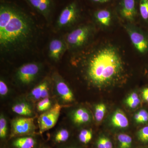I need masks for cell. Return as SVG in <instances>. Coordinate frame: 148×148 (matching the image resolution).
Returning a JSON list of instances; mask_svg holds the SVG:
<instances>
[{"mask_svg":"<svg viewBox=\"0 0 148 148\" xmlns=\"http://www.w3.org/2000/svg\"><path fill=\"white\" fill-rule=\"evenodd\" d=\"M35 26L30 16L16 7L7 3L0 6V47L2 53L22 52L31 44Z\"/></svg>","mask_w":148,"mask_h":148,"instance_id":"obj_1","label":"cell"},{"mask_svg":"<svg viewBox=\"0 0 148 148\" xmlns=\"http://www.w3.org/2000/svg\"><path fill=\"white\" fill-rule=\"evenodd\" d=\"M123 70L121 56L115 48L106 47L89 58L86 75L89 81L97 87L110 84L117 79Z\"/></svg>","mask_w":148,"mask_h":148,"instance_id":"obj_2","label":"cell"},{"mask_svg":"<svg viewBox=\"0 0 148 148\" xmlns=\"http://www.w3.org/2000/svg\"><path fill=\"white\" fill-rule=\"evenodd\" d=\"M92 33V28L89 25H84L74 29L66 37V42L69 48L81 47L87 42Z\"/></svg>","mask_w":148,"mask_h":148,"instance_id":"obj_3","label":"cell"},{"mask_svg":"<svg viewBox=\"0 0 148 148\" xmlns=\"http://www.w3.org/2000/svg\"><path fill=\"white\" fill-rule=\"evenodd\" d=\"M61 108V105L56 103L52 108L40 116L38 122L41 134L55 126L60 116Z\"/></svg>","mask_w":148,"mask_h":148,"instance_id":"obj_4","label":"cell"},{"mask_svg":"<svg viewBox=\"0 0 148 148\" xmlns=\"http://www.w3.org/2000/svg\"><path fill=\"white\" fill-rule=\"evenodd\" d=\"M40 69L38 64L32 63L24 64L18 69L16 78L21 83L29 84L33 82L38 75Z\"/></svg>","mask_w":148,"mask_h":148,"instance_id":"obj_5","label":"cell"},{"mask_svg":"<svg viewBox=\"0 0 148 148\" xmlns=\"http://www.w3.org/2000/svg\"><path fill=\"white\" fill-rule=\"evenodd\" d=\"M125 29L135 49L140 53H144L148 50V39L142 32L132 25H125Z\"/></svg>","mask_w":148,"mask_h":148,"instance_id":"obj_6","label":"cell"},{"mask_svg":"<svg viewBox=\"0 0 148 148\" xmlns=\"http://www.w3.org/2000/svg\"><path fill=\"white\" fill-rule=\"evenodd\" d=\"M11 126L13 136L29 135L36 128L34 118L30 117L16 118L12 122Z\"/></svg>","mask_w":148,"mask_h":148,"instance_id":"obj_7","label":"cell"},{"mask_svg":"<svg viewBox=\"0 0 148 148\" xmlns=\"http://www.w3.org/2000/svg\"><path fill=\"white\" fill-rule=\"evenodd\" d=\"M79 11L75 3H72L62 11L57 21V26L60 29L67 28L73 24L78 16Z\"/></svg>","mask_w":148,"mask_h":148,"instance_id":"obj_8","label":"cell"},{"mask_svg":"<svg viewBox=\"0 0 148 148\" xmlns=\"http://www.w3.org/2000/svg\"><path fill=\"white\" fill-rule=\"evenodd\" d=\"M54 80L56 92L61 100L67 103L74 101L73 93L64 80L58 75H55Z\"/></svg>","mask_w":148,"mask_h":148,"instance_id":"obj_9","label":"cell"},{"mask_svg":"<svg viewBox=\"0 0 148 148\" xmlns=\"http://www.w3.org/2000/svg\"><path fill=\"white\" fill-rule=\"evenodd\" d=\"M119 10L123 18L129 21H134L137 14L135 0H121Z\"/></svg>","mask_w":148,"mask_h":148,"instance_id":"obj_10","label":"cell"},{"mask_svg":"<svg viewBox=\"0 0 148 148\" xmlns=\"http://www.w3.org/2000/svg\"><path fill=\"white\" fill-rule=\"evenodd\" d=\"M68 48L66 42L59 39L51 40L49 46V55L53 61H58Z\"/></svg>","mask_w":148,"mask_h":148,"instance_id":"obj_11","label":"cell"},{"mask_svg":"<svg viewBox=\"0 0 148 148\" xmlns=\"http://www.w3.org/2000/svg\"><path fill=\"white\" fill-rule=\"evenodd\" d=\"M32 6L46 18L50 16L51 10V0H28Z\"/></svg>","mask_w":148,"mask_h":148,"instance_id":"obj_12","label":"cell"},{"mask_svg":"<svg viewBox=\"0 0 148 148\" xmlns=\"http://www.w3.org/2000/svg\"><path fill=\"white\" fill-rule=\"evenodd\" d=\"M111 123L114 127L119 128H126L129 125L127 117L121 110L115 111L111 117Z\"/></svg>","mask_w":148,"mask_h":148,"instance_id":"obj_13","label":"cell"},{"mask_svg":"<svg viewBox=\"0 0 148 148\" xmlns=\"http://www.w3.org/2000/svg\"><path fill=\"white\" fill-rule=\"evenodd\" d=\"M49 82L47 81L44 80L35 87L31 92L30 96L35 100L48 97Z\"/></svg>","mask_w":148,"mask_h":148,"instance_id":"obj_14","label":"cell"},{"mask_svg":"<svg viewBox=\"0 0 148 148\" xmlns=\"http://www.w3.org/2000/svg\"><path fill=\"white\" fill-rule=\"evenodd\" d=\"M72 119L74 123L82 124L90 122L91 116L87 110L84 108H79L76 110L73 113Z\"/></svg>","mask_w":148,"mask_h":148,"instance_id":"obj_15","label":"cell"},{"mask_svg":"<svg viewBox=\"0 0 148 148\" xmlns=\"http://www.w3.org/2000/svg\"><path fill=\"white\" fill-rule=\"evenodd\" d=\"M12 109L14 112L23 116L31 117L34 113L31 105L25 101L15 103Z\"/></svg>","mask_w":148,"mask_h":148,"instance_id":"obj_16","label":"cell"},{"mask_svg":"<svg viewBox=\"0 0 148 148\" xmlns=\"http://www.w3.org/2000/svg\"><path fill=\"white\" fill-rule=\"evenodd\" d=\"M36 145V140L30 136L19 137L15 139L12 143V145L16 148H34Z\"/></svg>","mask_w":148,"mask_h":148,"instance_id":"obj_17","label":"cell"},{"mask_svg":"<svg viewBox=\"0 0 148 148\" xmlns=\"http://www.w3.org/2000/svg\"><path fill=\"white\" fill-rule=\"evenodd\" d=\"M94 17L97 22L105 27H109L112 21V13L110 10L102 9L97 11L94 14Z\"/></svg>","mask_w":148,"mask_h":148,"instance_id":"obj_18","label":"cell"},{"mask_svg":"<svg viewBox=\"0 0 148 148\" xmlns=\"http://www.w3.org/2000/svg\"><path fill=\"white\" fill-rule=\"evenodd\" d=\"M119 148H131L132 139L129 135L121 133L118 135Z\"/></svg>","mask_w":148,"mask_h":148,"instance_id":"obj_19","label":"cell"},{"mask_svg":"<svg viewBox=\"0 0 148 148\" xmlns=\"http://www.w3.org/2000/svg\"><path fill=\"white\" fill-rule=\"evenodd\" d=\"M106 111V105L103 103H99L95 106V117L96 121H102L105 116Z\"/></svg>","mask_w":148,"mask_h":148,"instance_id":"obj_20","label":"cell"},{"mask_svg":"<svg viewBox=\"0 0 148 148\" xmlns=\"http://www.w3.org/2000/svg\"><path fill=\"white\" fill-rule=\"evenodd\" d=\"M139 10L140 16L145 21H148V0H140Z\"/></svg>","mask_w":148,"mask_h":148,"instance_id":"obj_21","label":"cell"},{"mask_svg":"<svg viewBox=\"0 0 148 148\" xmlns=\"http://www.w3.org/2000/svg\"><path fill=\"white\" fill-rule=\"evenodd\" d=\"M69 132L68 130L62 129L59 130L55 134L54 140L58 143H64L69 139Z\"/></svg>","mask_w":148,"mask_h":148,"instance_id":"obj_22","label":"cell"},{"mask_svg":"<svg viewBox=\"0 0 148 148\" xmlns=\"http://www.w3.org/2000/svg\"><path fill=\"white\" fill-rule=\"evenodd\" d=\"M92 131L89 130L84 129L81 130L79 135V139L82 143L86 144L92 139Z\"/></svg>","mask_w":148,"mask_h":148,"instance_id":"obj_23","label":"cell"},{"mask_svg":"<svg viewBox=\"0 0 148 148\" xmlns=\"http://www.w3.org/2000/svg\"><path fill=\"white\" fill-rule=\"evenodd\" d=\"M51 102L49 97L43 98L38 103L37 109L40 112H45L51 108Z\"/></svg>","mask_w":148,"mask_h":148,"instance_id":"obj_24","label":"cell"},{"mask_svg":"<svg viewBox=\"0 0 148 148\" xmlns=\"http://www.w3.org/2000/svg\"><path fill=\"white\" fill-rule=\"evenodd\" d=\"M8 131L7 122L6 119L3 115L0 117V138L1 139H5Z\"/></svg>","mask_w":148,"mask_h":148,"instance_id":"obj_25","label":"cell"},{"mask_svg":"<svg viewBox=\"0 0 148 148\" xmlns=\"http://www.w3.org/2000/svg\"><path fill=\"white\" fill-rule=\"evenodd\" d=\"M138 140L143 143L148 142V126L143 127L137 133Z\"/></svg>","mask_w":148,"mask_h":148,"instance_id":"obj_26","label":"cell"},{"mask_svg":"<svg viewBox=\"0 0 148 148\" xmlns=\"http://www.w3.org/2000/svg\"><path fill=\"white\" fill-rule=\"evenodd\" d=\"M8 92L7 85L3 80L0 81V95L1 96H5Z\"/></svg>","mask_w":148,"mask_h":148,"instance_id":"obj_27","label":"cell"},{"mask_svg":"<svg viewBox=\"0 0 148 148\" xmlns=\"http://www.w3.org/2000/svg\"><path fill=\"white\" fill-rule=\"evenodd\" d=\"M141 118V123H145L148 121V113L145 110H142L138 112Z\"/></svg>","mask_w":148,"mask_h":148,"instance_id":"obj_28","label":"cell"},{"mask_svg":"<svg viewBox=\"0 0 148 148\" xmlns=\"http://www.w3.org/2000/svg\"><path fill=\"white\" fill-rule=\"evenodd\" d=\"M125 103L130 108L135 109L137 108L140 103V99L133 101H125Z\"/></svg>","mask_w":148,"mask_h":148,"instance_id":"obj_29","label":"cell"},{"mask_svg":"<svg viewBox=\"0 0 148 148\" xmlns=\"http://www.w3.org/2000/svg\"><path fill=\"white\" fill-rule=\"evenodd\" d=\"M106 148H112L113 145L112 142L108 138L102 136L100 137Z\"/></svg>","mask_w":148,"mask_h":148,"instance_id":"obj_30","label":"cell"},{"mask_svg":"<svg viewBox=\"0 0 148 148\" xmlns=\"http://www.w3.org/2000/svg\"><path fill=\"white\" fill-rule=\"evenodd\" d=\"M143 99L148 103V88H144L142 91Z\"/></svg>","mask_w":148,"mask_h":148,"instance_id":"obj_31","label":"cell"},{"mask_svg":"<svg viewBox=\"0 0 148 148\" xmlns=\"http://www.w3.org/2000/svg\"><path fill=\"white\" fill-rule=\"evenodd\" d=\"M96 146L98 148H106L100 137L96 142Z\"/></svg>","mask_w":148,"mask_h":148,"instance_id":"obj_32","label":"cell"},{"mask_svg":"<svg viewBox=\"0 0 148 148\" xmlns=\"http://www.w3.org/2000/svg\"><path fill=\"white\" fill-rule=\"evenodd\" d=\"M91 1L94 2L103 3L108 2L110 0H91Z\"/></svg>","mask_w":148,"mask_h":148,"instance_id":"obj_33","label":"cell"},{"mask_svg":"<svg viewBox=\"0 0 148 148\" xmlns=\"http://www.w3.org/2000/svg\"><path fill=\"white\" fill-rule=\"evenodd\" d=\"M66 148H77L75 147H67Z\"/></svg>","mask_w":148,"mask_h":148,"instance_id":"obj_34","label":"cell"},{"mask_svg":"<svg viewBox=\"0 0 148 148\" xmlns=\"http://www.w3.org/2000/svg\"></svg>","mask_w":148,"mask_h":148,"instance_id":"obj_35","label":"cell"},{"mask_svg":"<svg viewBox=\"0 0 148 148\" xmlns=\"http://www.w3.org/2000/svg\"></svg>","mask_w":148,"mask_h":148,"instance_id":"obj_36","label":"cell"}]
</instances>
